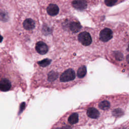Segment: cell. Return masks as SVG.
Wrapping results in <instances>:
<instances>
[{
    "label": "cell",
    "instance_id": "obj_2",
    "mask_svg": "<svg viewBox=\"0 0 129 129\" xmlns=\"http://www.w3.org/2000/svg\"><path fill=\"white\" fill-rule=\"evenodd\" d=\"M22 82L21 75L14 64L2 62L0 64V92H7L19 87Z\"/></svg>",
    "mask_w": 129,
    "mask_h": 129
},
{
    "label": "cell",
    "instance_id": "obj_16",
    "mask_svg": "<svg viewBox=\"0 0 129 129\" xmlns=\"http://www.w3.org/2000/svg\"><path fill=\"white\" fill-rule=\"evenodd\" d=\"M77 127V126H75V127H73V129H79V128H78V127Z\"/></svg>",
    "mask_w": 129,
    "mask_h": 129
},
{
    "label": "cell",
    "instance_id": "obj_12",
    "mask_svg": "<svg viewBox=\"0 0 129 129\" xmlns=\"http://www.w3.org/2000/svg\"><path fill=\"white\" fill-rule=\"evenodd\" d=\"M9 19V16L6 12L0 10V20L6 22Z\"/></svg>",
    "mask_w": 129,
    "mask_h": 129
},
{
    "label": "cell",
    "instance_id": "obj_14",
    "mask_svg": "<svg viewBox=\"0 0 129 129\" xmlns=\"http://www.w3.org/2000/svg\"><path fill=\"white\" fill-rule=\"evenodd\" d=\"M117 2V0H105L104 1L105 5L108 7H111L114 5Z\"/></svg>",
    "mask_w": 129,
    "mask_h": 129
},
{
    "label": "cell",
    "instance_id": "obj_1",
    "mask_svg": "<svg viewBox=\"0 0 129 129\" xmlns=\"http://www.w3.org/2000/svg\"><path fill=\"white\" fill-rule=\"evenodd\" d=\"M51 73L54 86L67 88L80 83L87 75L85 64H51Z\"/></svg>",
    "mask_w": 129,
    "mask_h": 129
},
{
    "label": "cell",
    "instance_id": "obj_8",
    "mask_svg": "<svg viewBox=\"0 0 129 129\" xmlns=\"http://www.w3.org/2000/svg\"><path fill=\"white\" fill-rule=\"evenodd\" d=\"M72 6L77 10L83 11L87 8V4L85 0H74L72 2Z\"/></svg>",
    "mask_w": 129,
    "mask_h": 129
},
{
    "label": "cell",
    "instance_id": "obj_6",
    "mask_svg": "<svg viewBox=\"0 0 129 129\" xmlns=\"http://www.w3.org/2000/svg\"><path fill=\"white\" fill-rule=\"evenodd\" d=\"M113 36L112 30L108 28H105L102 29L99 34V39L101 41L106 42L110 40Z\"/></svg>",
    "mask_w": 129,
    "mask_h": 129
},
{
    "label": "cell",
    "instance_id": "obj_5",
    "mask_svg": "<svg viewBox=\"0 0 129 129\" xmlns=\"http://www.w3.org/2000/svg\"><path fill=\"white\" fill-rule=\"evenodd\" d=\"M78 40L83 45L85 46L90 45L92 41L90 34L86 31L81 32L79 34Z\"/></svg>",
    "mask_w": 129,
    "mask_h": 129
},
{
    "label": "cell",
    "instance_id": "obj_9",
    "mask_svg": "<svg viewBox=\"0 0 129 129\" xmlns=\"http://www.w3.org/2000/svg\"><path fill=\"white\" fill-rule=\"evenodd\" d=\"M46 11L48 15L50 16H54L58 13L59 8L56 5L51 4L47 7Z\"/></svg>",
    "mask_w": 129,
    "mask_h": 129
},
{
    "label": "cell",
    "instance_id": "obj_4",
    "mask_svg": "<svg viewBox=\"0 0 129 129\" xmlns=\"http://www.w3.org/2000/svg\"><path fill=\"white\" fill-rule=\"evenodd\" d=\"M85 114L89 119L96 122L97 120L99 121L101 119H102V115H103L101 111L94 104H91L87 107Z\"/></svg>",
    "mask_w": 129,
    "mask_h": 129
},
{
    "label": "cell",
    "instance_id": "obj_11",
    "mask_svg": "<svg viewBox=\"0 0 129 129\" xmlns=\"http://www.w3.org/2000/svg\"><path fill=\"white\" fill-rule=\"evenodd\" d=\"M70 29L73 33L78 32L81 29V24L79 22H73L70 24Z\"/></svg>",
    "mask_w": 129,
    "mask_h": 129
},
{
    "label": "cell",
    "instance_id": "obj_3",
    "mask_svg": "<svg viewBox=\"0 0 129 129\" xmlns=\"http://www.w3.org/2000/svg\"><path fill=\"white\" fill-rule=\"evenodd\" d=\"M85 112L82 110L72 111L66 114L60 120L70 125L78 126L84 124L87 121Z\"/></svg>",
    "mask_w": 129,
    "mask_h": 129
},
{
    "label": "cell",
    "instance_id": "obj_13",
    "mask_svg": "<svg viewBox=\"0 0 129 129\" xmlns=\"http://www.w3.org/2000/svg\"><path fill=\"white\" fill-rule=\"evenodd\" d=\"M113 129H128V121H127L126 122L123 123L121 124H120Z\"/></svg>",
    "mask_w": 129,
    "mask_h": 129
},
{
    "label": "cell",
    "instance_id": "obj_10",
    "mask_svg": "<svg viewBox=\"0 0 129 129\" xmlns=\"http://www.w3.org/2000/svg\"><path fill=\"white\" fill-rule=\"evenodd\" d=\"M23 27L27 30H31L33 29L35 27V22L32 19L29 18L26 19L23 22Z\"/></svg>",
    "mask_w": 129,
    "mask_h": 129
},
{
    "label": "cell",
    "instance_id": "obj_7",
    "mask_svg": "<svg viewBox=\"0 0 129 129\" xmlns=\"http://www.w3.org/2000/svg\"><path fill=\"white\" fill-rule=\"evenodd\" d=\"M35 48L36 52L42 55L46 54L48 51V46L45 42L42 41L37 42L36 43Z\"/></svg>",
    "mask_w": 129,
    "mask_h": 129
},
{
    "label": "cell",
    "instance_id": "obj_15",
    "mask_svg": "<svg viewBox=\"0 0 129 129\" xmlns=\"http://www.w3.org/2000/svg\"><path fill=\"white\" fill-rule=\"evenodd\" d=\"M3 37L0 35V42H1L3 40Z\"/></svg>",
    "mask_w": 129,
    "mask_h": 129
}]
</instances>
